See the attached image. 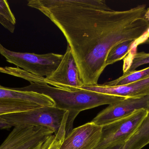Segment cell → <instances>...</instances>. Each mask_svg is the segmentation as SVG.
Returning a JSON list of instances; mask_svg holds the SVG:
<instances>
[{"label":"cell","mask_w":149,"mask_h":149,"mask_svg":"<svg viewBox=\"0 0 149 149\" xmlns=\"http://www.w3.org/2000/svg\"><path fill=\"white\" fill-rule=\"evenodd\" d=\"M27 5L42 12L62 31L86 86L99 85L113 47L136 41L149 30L145 4L120 11L111 9L105 0H30Z\"/></svg>","instance_id":"obj_1"},{"label":"cell","mask_w":149,"mask_h":149,"mask_svg":"<svg viewBox=\"0 0 149 149\" xmlns=\"http://www.w3.org/2000/svg\"><path fill=\"white\" fill-rule=\"evenodd\" d=\"M20 88L23 91L35 92L48 96L54 101V107L69 111L71 114L76 116L81 111L102 105H109L124 99L117 96L84 89L69 91L47 84L33 82H31L28 86Z\"/></svg>","instance_id":"obj_2"},{"label":"cell","mask_w":149,"mask_h":149,"mask_svg":"<svg viewBox=\"0 0 149 149\" xmlns=\"http://www.w3.org/2000/svg\"><path fill=\"white\" fill-rule=\"evenodd\" d=\"M75 118L70 115V112L54 106H44L25 112L6 114L0 115L1 121L7 126H42L52 129L57 134L66 120L74 121Z\"/></svg>","instance_id":"obj_3"},{"label":"cell","mask_w":149,"mask_h":149,"mask_svg":"<svg viewBox=\"0 0 149 149\" xmlns=\"http://www.w3.org/2000/svg\"><path fill=\"white\" fill-rule=\"evenodd\" d=\"M6 61L32 74L46 78L57 68L63 55L54 53L37 54L11 51L4 48L0 53Z\"/></svg>","instance_id":"obj_4"},{"label":"cell","mask_w":149,"mask_h":149,"mask_svg":"<svg viewBox=\"0 0 149 149\" xmlns=\"http://www.w3.org/2000/svg\"><path fill=\"white\" fill-rule=\"evenodd\" d=\"M148 111H135L130 115L102 126L101 136L95 149H106L123 144L141 124Z\"/></svg>","instance_id":"obj_5"},{"label":"cell","mask_w":149,"mask_h":149,"mask_svg":"<svg viewBox=\"0 0 149 149\" xmlns=\"http://www.w3.org/2000/svg\"><path fill=\"white\" fill-rule=\"evenodd\" d=\"M54 134L52 129L42 126L14 127L0 149H31Z\"/></svg>","instance_id":"obj_6"},{"label":"cell","mask_w":149,"mask_h":149,"mask_svg":"<svg viewBox=\"0 0 149 149\" xmlns=\"http://www.w3.org/2000/svg\"><path fill=\"white\" fill-rule=\"evenodd\" d=\"M45 81L54 87L69 91L84 86L69 45L59 65L50 76L45 78Z\"/></svg>","instance_id":"obj_7"},{"label":"cell","mask_w":149,"mask_h":149,"mask_svg":"<svg viewBox=\"0 0 149 149\" xmlns=\"http://www.w3.org/2000/svg\"><path fill=\"white\" fill-rule=\"evenodd\" d=\"M142 109L149 112V95L138 99H125L110 104L91 122L102 127Z\"/></svg>","instance_id":"obj_8"},{"label":"cell","mask_w":149,"mask_h":149,"mask_svg":"<svg viewBox=\"0 0 149 149\" xmlns=\"http://www.w3.org/2000/svg\"><path fill=\"white\" fill-rule=\"evenodd\" d=\"M102 126L90 122L67 134L59 149H95L101 136Z\"/></svg>","instance_id":"obj_9"},{"label":"cell","mask_w":149,"mask_h":149,"mask_svg":"<svg viewBox=\"0 0 149 149\" xmlns=\"http://www.w3.org/2000/svg\"><path fill=\"white\" fill-rule=\"evenodd\" d=\"M77 89H84L100 93L117 96L123 99H138L149 95V78L127 85L106 87L102 85L79 87Z\"/></svg>","instance_id":"obj_10"},{"label":"cell","mask_w":149,"mask_h":149,"mask_svg":"<svg viewBox=\"0 0 149 149\" xmlns=\"http://www.w3.org/2000/svg\"><path fill=\"white\" fill-rule=\"evenodd\" d=\"M0 99H8L37 104L42 107L54 106L52 99L44 94L21 90L20 88L5 87L0 85Z\"/></svg>","instance_id":"obj_11"},{"label":"cell","mask_w":149,"mask_h":149,"mask_svg":"<svg viewBox=\"0 0 149 149\" xmlns=\"http://www.w3.org/2000/svg\"><path fill=\"white\" fill-rule=\"evenodd\" d=\"M42 107L37 104L8 99H0V115L25 112Z\"/></svg>","instance_id":"obj_12"},{"label":"cell","mask_w":149,"mask_h":149,"mask_svg":"<svg viewBox=\"0 0 149 149\" xmlns=\"http://www.w3.org/2000/svg\"><path fill=\"white\" fill-rule=\"evenodd\" d=\"M69 121L63 122L57 134L49 136L31 149H59L68 132Z\"/></svg>","instance_id":"obj_13"},{"label":"cell","mask_w":149,"mask_h":149,"mask_svg":"<svg viewBox=\"0 0 149 149\" xmlns=\"http://www.w3.org/2000/svg\"><path fill=\"white\" fill-rule=\"evenodd\" d=\"M149 78V67L140 71H136L128 73L123 74L118 78L106 82L102 85L106 87H114L127 85L130 83L140 81Z\"/></svg>","instance_id":"obj_14"},{"label":"cell","mask_w":149,"mask_h":149,"mask_svg":"<svg viewBox=\"0 0 149 149\" xmlns=\"http://www.w3.org/2000/svg\"><path fill=\"white\" fill-rule=\"evenodd\" d=\"M135 42L134 40L124 41L117 44L109 51L106 59V66L121 60L130 50V47Z\"/></svg>","instance_id":"obj_15"},{"label":"cell","mask_w":149,"mask_h":149,"mask_svg":"<svg viewBox=\"0 0 149 149\" xmlns=\"http://www.w3.org/2000/svg\"><path fill=\"white\" fill-rule=\"evenodd\" d=\"M16 20L8 1L0 0V24L5 29L14 33Z\"/></svg>","instance_id":"obj_16"},{"label":"cell","mask_w":149,"mask_h":149,"mask_svg":"<svg viewBox=\"0 0 149 149\" xmlns=\"http://www.w3.org/2000/svg\"><path fill=\"white\" fill-rule=\"evenodd\" d=\"M149 64V53L142 52H136L134 54L131 64L126 71L123 72V74H128L136 71V69L142 65Z\"/></svg>","instance_id":"obj_17"},{"label":"cell","mask_w":149,"mask_h":149,"mask_svg":"<svg viewBox=\"0 0 149 149\" xmlns=\"http://www.w3.org/2000/svg\"><path fill=\"white\" fill-rule=\"evenodd\" d=\"M123 144H120V145H116V146H113L106 149H121L122 147L123 146Z\"/></svg>","instance_id":"obj_18"},{"label":"cell","mask_w":149,"mask_h":149,"mask_svg":"<svg viewBox=\"0 0 149 149\" xmlns=\"http://www.w3.org/2000/svg\"><path fill=\"white\" fill-rule=\"evenodd\" d=\"M9 127L0 120V129H8Z\"/></svg>","instance_id":"obj_19"},{"label":"cell","mask_w":149,"mask_h":149,"mask_svg":"<svg viewBox=\"0 0 149 149\" xmlns=\"http://www.w3.org/2000/svg\"><path fill=\"white\" fill-rule=\"evenodd\" d=\"M4 49V47H3V46L1 44V43H0V53Z\"/></svg>","instance_id":"obj_20"},{"label":"cell","mask_w":149,"mask_h":149,"mask_svg":"<svg viewBox=\"0 0 149 149\" xmlns=\"http://www.w3.org/2000/svg\"><path fill=\"white\" fill-rule=\"evenodd\" d=\"M143 43L147 44H149V39L148 38L146 39L144 42H143Z\"/></svg>","instance_id":"obj_21"}]
</instances>
